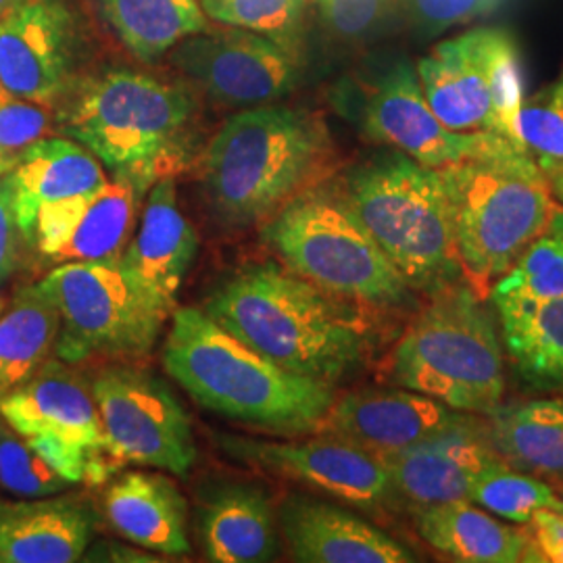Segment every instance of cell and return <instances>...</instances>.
Returning <instances> with one entry per match:
<instances>
[{
  "label": "cell",
  "instance_id": "1",
  "mask_svg": "<svg viewBox=\"0 0 563 563\" xmlns=\"http://www.w3.org/2000/svg\"><path fill=\"white\" fill-rule=\"evenodd\" d=\"M276 263L253 265L222 284L205 313L288 372L339 383L367 357L362 313Z\"/></svg>",
  "mask_w": 563,
  "mask_h": 563
},
{
  "label": "cell",
  "instance_id": "2",
  "mask_svg": "<svg viewBox=\"0 0 563 563\" xmlns=\"http://www.w3.org/2000/svg\"><path fill=\"white\" fill-rule=\"evenodd\" d=\"M163 365L209 411L280 434L322 428L332 384L288 372L232 336L201 309H176Z\"/></svg>",
  "mask_w": 563,
  "mask_h": 563
},
{
  "label": "cell",
  "instance_id": "3",
  "mask_svg": "<svg viewBox=\"0 0 563 563\" xmlns=\"http://www.w3.org/2000/svg\"><path fill=\"white\" fill-rule=\"evenodd\" d=\"M332 159L334 142L320 115L282 104L251 107L225 121L209 144L202 190L223 223L246 228L318 186Z\"/></svg>",
  "mask_w": 563,
  "mask_h": 563
},
{
  "label": "cell",
  "instance_id": "4",
  "mask_svg": "<svg viewBox=\"0 0 563 563\" xmlns=\"http://www.w3.org/2000/svg\"><path fill=\"white\" fill-rule=\"evenodd\" d=\"M439 172L462 280L486 301L523 251L549 232L562 205L539 165L514 142Z\"/></svg>",
  "mask_w": 563,
  "mask_h": 563
},
{
  "label": "cell",
  "instance_id": "5",
  "mask_svg": "<svg viewBox=\"0 0 563 563\" xmlns=\"http://www.w3.org/2000/svg\"><path fill=\"white\" fill-rule=\"evenodd\" d=\"M386 374L451 409L488 418L504 402L505 363L484 299L463 280L430 292L395 344Z\"/></svg>",
  "mask_w": 563,
  "mask_h": 563
},
{
  "label": "cell",
  "instance_id": "6",
  "mask_svg": "<svg viewBox=\"0 0 563 563\" xmlns=\"http://www.w3.org/2000/svg\"><path fill=\"white\" fill-rule=\"evenodd\" d=\"M339 190L416 292L462 280L439 169L393 148L357 165Z\"/></svg>",
  "mask_w": 563,
  "mask_h": 563
},
{
  "label": "cell",
  "instance_id": "7",
  "mask_svg": "<svg viewBox=\"0 0 563 563\" xmlns=\"http://www.w3.org/2000/svg\"><path fill=\"white\" fill-rule=\"evenodd\" d=\"M284 267L325 292L378 309H411L416 290L367 232L339 188L313 186L286 202L262 232Z\"/></svg>",
  "mask_w": 563,
  "mask_h": 563
},
{
  "label": "cell",
  "instance_id": "8",
  "mask_svg": "<svg viewBox=\"0 0 563 563\" xmlns=\"http://www.w3.org/2000/svg\"><path fill=\"white\" fill-rule=\"evenodd\" d=\"M195 113L190 95L139 71H109L74 102L65 134L132 181H151Z\"/></svg>",
  "mask_w": 563,
  "mask_h": 563
},
{
  "label": "cell",
  "instance_id": "9",
  "mask_svg": "<svg viewBox=\"0 0 563 563\" xmlns=\"http://www.w3.org/2000/svg\"><path fill=\"white\" fill-rule=\"evenodd\" d=\"M42 286L59 309L55 353L78 363L92 355H146L169 318L151 301L121 257L67 262Z\"/></svg>",
  "mask_w": 563,
  "mask_h": 563
},
{
  "label": "cell",
  "instance_id": "10",
  "mask_svg": "<svg viewBox=\"0 0 563 563\" xmlns=\"http://www.w3.org/2000/svg\"><path fill=\"white\" fill-rule=\"evenodd\" d=\"M423 97L453 132L516 139L523 102L522 60L505 30L478 27L444 41L418 63ZM522 151V148H520Z\"/></svg>",
  "mask_w": 563,
  "mask_h": 563
},
{
  "label": "cell",
  "instance_id": "11",
  "mask_svg": "<svg viewBox=\"0 0 563 563\" xmlns=\"http://www.w3.org/2000/svg\"><path fill=\"white\" fill-rule=\"evenodd\" d=\"M0 418L69 484L104 483L115 470L92 386L65 362H46L0 401Z\"/></svg>",
  "mask_w": 563,
  "mask_h": 563
},
{
  "label": "cell",
  "instance_id": "12",
  "mask_svg": "<svg viewBox=\"0 0 563 563\" xmlns=\"http://www.w3.org/2000/svg\"><path fill=\"white\" fill-rule=\"evenodd\" d=\"M111 455L186 476L197 462L188 413L165 384L134 367H107L92 380Z\"/></svg>",
  "mask_w": 563,
  "mask_h": 563
},
{
  "label": "cell",
  "instance_id": "13",
  "mask_svg": "<svg viewBox=\"0 0 563 563\" xmlns=\"http://www.w3.org/2000/svg\"><path fill=\"white\" fill-rule=\"evenodd\" d=\"M172 63L225 107L274 104L301 86V44L251 30L199 32L176 44Z\"/></svg>",
  "mask_w": 563,
  "mask_h": 563
},
{
  "label": "cell",
  "instance_id": "14",
  "mask_svg": "<svg viewBox=\"0 0 563 563\" xmlns=\"http://www.w3.org/2000/svg\"><path fill=\"white\" fill-rule=\"evenodd\" d=\"M222 446L234 460L346 504L374 509L397 499L383 457L332 434L292 443L225 437Z\"/></svg>",
  "mask_w": 563,
  "mask_h": 563
},
{
  "label": "cell",
  "instance_id": "15",
  "mask_svg": "<svg viewBox=\"0 0 563 563\" xmlns=\"http://www.w3.org/2000/svg\"><path fill=\"white\" fill-rule=\"evenodd\" d=\"M362 128L367 139L432 169L472 159L507 141L499 134L449 130L426 101L418 69L409 60L395 63L367 95Z\"/></svg>",
  "mask_w": 563,
  "mask_h": 563
},
{
  "label": "cell",
  "instance_id": "16",
  "mask_svg": "<svg viewBox=\"0 0 563 563\" xmlns=\"http://www.w3.org/2000/svg\"><path fill=\"white\" fill-rule=\"evenodd\" d=\"M74 44L65 0H27L0 20V84L25 101L55 99L69 78Z\"/></svg>",
  "mask_w": 563,
  "mask_h": 563
},
{
  "label": "cell",
  "instance_id": "17",
  "mask_svg": "<svg viewBox=\"0 0 563 563\" xmlns=\"http://www.w3.org/2000/svg\"><path fill=\"white\" fill-rule=\"evenodd\" d=\"M474 418L409 388H376L336 399L320 430L384 457Z\"/></svg>",
  "mask_w": 563,
  "mask_h": 563
},
{
  "label": "cell",
  "instance_id": "18",
  "mask_svg": "<svg viewBox=\"0 0 563 563\" xmlns=\"http://www.w3.org/2000/svg\"><path fill=\"white\" fill-rule=\"evenodd\" d=\"M499 460L481 418L383 457L397 499L413 509L470 501L476 478Z\"/></svg>",
  "mask_w": 563,
  "mask_h": 563
},
{
  "label": "cell",
  "instance_id": "19",
  "mask_svg": "<svg viewBox=\"0 0 563 563\" xmlns=\"http://www.w3.org/2000/svg\"><path fill=\"white\" fill-rule=\"evenodd\" d=\"M136 186L125 178L101 188L42 205L34 234L55 262H97L120 257L134 222Z\"/></svg>",
  "mask_w": 563,
  "mask_h": 563
},
{
  "label": "cell",
  "instance_id": "20",
  "mask_svg": "<svg viewBox=\"0 0 563 563\" xmlns=\"http://www.w3.org/2000/svg\"><path fill=\"white\" fill-rule=\"evenodd\" d=\"M278 523L295 562H418L405 544L374 523L344 507L307 495L286 497L278 509Z\"/></svg>",
  "mask_w": 563,
  "mask_h": 563
},
{
  "label": "cell",
  "instance_id": "21",
  "mask_svg": "<svg viewBox=\"0 0 563 563\" xmlns=\"http://www.w3.org/2000/svg\"><path fill=\"white\" fill-rule=\"evenodd\" d=\"M199 251V236L178 205L172 178L157 181L144 207L136 239L121 262L163 313L172 316L181 282Z\"/></svg>",
  "mask_w": 563,
  "mask_h": 563
},
{
  "label": "cell",
  "instance_id": "22",
  "mask_svg": "<svg viewBox=\"0 0 563 563\" xmlns=\"http://www.w3.org/2000/svg\"><path fill=\"white\" fill-rule=\"evenodd\" d=\"M199 534L209 562L265 563L280 558L278 514L257 484L213 486L202 499Z\"/></svg>",
  "mask_w": 563,
  "mask_h": 563
},
{
  "label": "cell",
  "instance_id": "23",
  "mask_svg": "<svg viewBox=\"0 0 563 563\" xmlns=\"http://www.w3.org/2000/svg\"><path fill=\"white\" fill-rule=\"evenodd\" d=\"M95 526V511L76 497L0 504V563L80 562Z\"/></svg>",
  "mask_w": 563,
  "mask_h": 563
},
{
  "label": "cell",
  "instance_id": "24",
  "mask_svg": "<svg viewBox=\"0 0 563 563\" xmlns=\"http://www.w3.org/2000/svg\"><path fill=\"white\" fill-rule=\"evenodd\" d=\"M111 526L130 543L165 555L190 553L188 507L178 486L163 474L130 472L104 493Z\"/></svg>",
  "mask_w": 563,
  "mask_h": 563
},
{
  "label": "cell",
  "instance_id": "25",
  "mask_svg": "<svg viewBox=\"0 0 563 563\" xmlns=\"http://www.w3.org/2000/svg\"><path fill=\"white\" fill-rule=\"evenodd\" d=\"M15 192V216L21 234H34L42 205L97 190L107 178L101 162L80 142L46 139L21 151L9 172Z\"/></svg>",
  "mask_w": 563,
  "mask_h": 563
},
{
  "label": "cell",
  "instance_id": "26",
  "mask_svg": "<svg viewBox=\"0 0 563 563\" xmlns=\"http://www.w3.org/2000/svg\"><path fill=\"white\" fill-rule=\"evenodd\" d=\"M416 528L426 543L455 562L518 563L528 549V528L499 522L470 501L420 507Z\"/></svg>",
  "mask_w": 563,
  "mask_h": 563
},
{
  "label": "cell",
  "instance_id": "27",
  "mask_svg": "<svg viewBox=\"0 0 563 563\" xmlns=\"http://www.w3.org/2000/svg\"><path fill=\"white\" fill-rule=\"evenodd\" d=\"M490 301L499 311L507 355L523 380L541 390L563 386V297Z\"/></svg>",
  "mask_w": 563,
  "mask_h": 563
},
{
  "label": "cell",
  "instance_id": "28",
  "mask_svg": "<svg viewBox=\"0 0 563 563\" xmlns=\"http://www.w3.org/2000/svg\"><path fill=\"white\" fill-rule=\"evenodd\" d=\"M488 439L507 465L539 476H563V399L499 405Z\"/></svg>",
  "mask_w": 563,
  "mask_h": 563
},
{
  "label": "cell",
  "instance_id": "29",
  "mask_svg": "<svg viewBox=\"0 0 563 563\" xmlns=\"http://www.w3.org/2000/svg\"><path fill=\"white\" fill-rule=\"evenodd\" d=\"M59 325V309L42 282L21 288L0 318V401L46 363Z\"/></svg>",
  "mask_w": 563,
  "mask_h": 563
},
{
  "label": "cell",
  "instance_id": "30",
  "mask_svg": "<svg viewBox=\"0 0 563 563\" xmlns=\"http://www.w3.org/2000/svg\"><path fill=\"white\" fill-rule=\"evenodd\" d=\"M102 20L142 63L207 30L201 0H97Z\"/></svg>",
  "mask_w": 563,
  "mask_h": 563
},
{
  "label": "cell",
  "instance_id": "31",
  "mask_svg": "<svg viewBox=\"0 0 563 563\" xmlns=\"http://www.w3.org/2000/svg\"><path fill=\"white\" fill-rule=\"evenodd\" d=\"M470 504L481 505L497 518L526 526L539 509H562L563 499L549 484L499 460L476 478Z\"/></svg>",
  "mask_w": 563,
  "mask_h": 563
},
{
  "label": "cell",
  "instance_id": "32",
  "mask_svg": "<svg viewBox=\"0 0 563 563\" xmlns=\"http://www.w3.org/2000/svg\"><path fill=\"white\" fill-rule=\"evenodd\" d=\"M558 297H563V239L549 230L497 280L490 299L544 301Z\"/></svg>",
  "mask_w": 563,
  "mask_h": 563
},
{
  "label": "cell",
  "instance_id": "33",
  "mask_svg": "<svg viewBox=\"0 0 563 563\" xmlns=\"http://www.w3.org/2000/svg\"><path fill=\"white\" fill-rule=\"evenodd\" d=\"M516 139L547 180L563 174V95L553 84L532 99H523L516 121Z\"/></svg>",
  "mask_w": 563,
  "mask_h": 563
},
{
  "label": "cell",
  "instance_id": "34",
  "mask_svg": "<svg viewBox=\"0 0 563 563\" xmlns=\"http://www.w3.org/2000/svg\"><path fill=\"white\" fill-rule=\"evenodd\" d=\"M209 20L263 36L301 44L307 0H201Z\"/></svg>",
  "mask_w": 563,
  "mask_h": 563
},
{
  "label": "cell",
  "instance_id": "35",
  "mask_svg": "<svg viewBox=\"0 0 563 563\" xmlns=\"http://www.w3.org/2000/svg\"><path fill=\"white\" fill-rule=\"evenodd\" d=\"M0 486L21 499H41L59 495L69 483L0 418Z\"/></svg>",
  "mask_w": 563,
  "mask_h": 563
},
{
  "label": "cell",
  "instance_id": "36",
  "mask_svg": "<svg viewBox=\"0 0 563 563\" xmlns=\"http://www.w3.org/2000/svg\"><path fill=\"white\" fill-rule=\"evenodd\" d=\"M505 0H402L411 21L426 34H439L495 13Z\"/></svg>",
  "mask_w": 563,
  "mask_h": 563
},
{
  "label": "cell",
  "instance_id": "37",
  "mask_svg": "<svg viewBox=\"0 0 563 563\" xmlns=\"http://www.w3.org/2000/svg\"><path fill=\"white\" fill-rule=\"evenodd\" d=\"M41 102L25 101L9 90L0 95V146L20 157L21 151L41 141L48 115Z\"/></svg>",
  "mask_w": 563,
  "mask_h": 563
},
{
  "label": "cell",
  "instance_id": "38",
  "mask_svg": "<svg viewBox=\"0 0 563 563\" xmlns=\"http://www.w3.org/2000/svg\"><path fill=\"white\" fill-rule=\"evenodd\" d=\"M325 25L344 41H360L383 23L390 0H316Z\"/></svg>",
  "mask_w": 563,
  "mask_h": 563
},
{
  "label": "cell",
  "instance_id": "39",
  "mask_svg": "<svg viewBox=\"0 0 563 563\" xmlns=\"http://www.w3.org/2000/svg\"><path fill=\"white\" fill-rule=\"evenodd\" d=\"M528 526L523 562L563 563V509H539Z\"/></svg>",
  "mask_w": 563,
  "mask_h": 563
},
{
  "label": "cell",
  "instance_id": "40",
  "mask_svg": "<svg viewBox=\"0 0 563 563\" xmlns=\"http://www.w3.org/2000/svg\"><path fill=\"white\" fill-rule=\"evenodd\" d=\"M18 232L21 230L15 216V192L7 174L0 178V284L15 269Z\"/></svg>",
  "mask_w": 563,
  "mask_h": 563
},
{
  "label": "cell",
  "instance_id": "41",
  "mask_svg": "<svg viewBox=\"0 0 563 563\" xmlns=\"http://www.w3.org/2000/svg\"><path fill=\"white\" fill-rule=\"evenodd\" d=\"M18 159H20L18 155H13V153H9V151H4V148L0 146V178L7 176V174L15 167Z\"/></svg>",
  "mask_w": 563,
  "mask_h": 563
},
{
  "label": "cell",
  "instance_id": "42",
  "mask_svg": "<svg viewBox=\"0 0 563 563\" xmlns=\"http://www.w3.org/2000/svg\"><path fill=\"white\" fill-rule=\"evenodd\" d=\"M27 0H0V20L11 15L13 11H18L21 4H25Z\"/></svg>",
  "mask_w": 563,
  "mask_h": 563
},
{
  "label": "cell",
  "instance_id": "43",
  "mask_svg": "<svg viewBox=\"0 0 563 563\" xmlns=\"http://www.w3.org/2000/svg\"><path fill=\"white\" fill-rule=\"evenodd\" d=\"M549 184H551V190H553V195H555V199L560 201V205L563 207V174H558V176H551L549 178Z\"/></svg>",
  "mask_w": 563,
  "mask_h": 563
},
{
  "label": "cell",
  "instance_id": "44",
  "mask_svg": "<svg viewBox=\"0 0 563 563\" xmlns=\"http://www.w3.org/2000/svg\"><path fill=\"white\" fill-rule=\"evenodd\" d=\"M551 232H555L558 236H562L563 239V207L558 209V213L553 216V222H551V228H549Z\"/></svg>",
  "mask_w": 563,
  "mask_h": 563
},
{
  "label": "cell",
  "instance_id": "45",
  "mask_svg": "<svg viewBox=\"0 0 563 563\" xmlns=\"http://www.w3.org/2000/svg\"><path fill=\"white\" fill-rule=\"evenodd\" d=\"M553 86H555V88H558V90H560V92H562V95H563V74H562V78H560V80L555 81V84H553Z\"/></svg>",
  "mask_w": 563,
  "mask_h": 563
},
{
  "label": "cell",
  "instance_id": "46",
  "mask_svg": "<svg viewBox=\"0 0 563 563\" xmlns=\"http://www.w3.org/2000/svg\"><path fill=\"white\" fill-rule=\"evenodd\" d=\"M4 90H7V88H4V86H2V84H0V95H2V92H4Z\"/></svg>",
  "mask_w": 563,
  "mask_h": 563
},
{
  "label": "cell",
  "instance_id": "47",
  "mask_svg": "<svg viewBox=\"0 0 563 563\" xmlns=\"http://www.w3.org/2000/svg\"><path fill=\"white\" fill-rule=\"evenodd\" d=\"M562 509H563V507H562Z\"/></svg>",
  "mask_w": 563,
  "mask_h": 563
}]
</instances>
